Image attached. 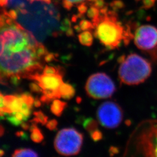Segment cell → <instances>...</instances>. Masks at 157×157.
<instances>
[{"label": "cell", "instance_id": "cell-1", "mask_svg": "<svg viewBox=\"0 0 157 157\" xmlns=\"http://www.w3.org/2000/svg\"><path fill=\"white\" fill-rule=\"evenodd\" d=\"M48 52L33 34L4 12L1 15V80L15 83L21 78L31 80L43 69Z\"/></svg>", "mask_w": 157, "mask_h": 157}, {"label": "cell", "instance_id": "cell-2", "mask_svg": "<svg viewBox=\"0 0 157 157\" xmlns=\"http://www.w3.org/2000/svg\"><path fill=\"white\" fill-rule=\"evenodd\" d=\"M17 12L16 21L41 40L58 27L60 15L51 0H31Z\"/></svg>", "mask_w": 157, "mask_h": 157}, {"label": "cell", "instance_id": "cell-3", "mask_svg": "<svg viewBox=\"0 0 157 157\" xmlns=\"http://www.w3.org/2000/svg\"><path fill=\"white\" fill-rule=\"evenodd\" d=\"M91 20L95 37L108 48H118L122 40L125 43H129L131 34L124 30L116 13L108 10L106 6L101 7L99 15Z\"/></svg>", "mask_w": 157, "mask_h": 157}, {"label": "cell", "instance_id": "cell-4", "mask_svg": "<svg viewBox=\"0 0 157 157\" xmlns=\"http://www.w3.org/2000/svg\"><path fill=\"white\" fill-rule=\"evenodd\" d=\"M121 63L118 71L121 82L132 86L144 82L152 72L151 65L146 59L137 54H130L125 57L121 56Z\"/></svg>", "mask_w": 157, "mask_h": 157}, {"label": "cell", "instance_id": "cell-5", "mask_svg": "<svg viewBox=\"0 0 157 157\" xmlns=\"http://www.w3.org/2000/svg\"><path fill=\"white\" fill-rule=\"evenodd\" d=\"M83 142V135L76 129L65 128L58 132L54 140V147L58 154L70 157L78 154Z\"/></svg>", "mask_w": 157, "mask_h": 157}, {"label": "cell", "instance_id": "cell-6", "mask_svg": "<svg viewBox=\"0 0 157 157\" xmlns=\"http://www.w3.org/2000/svg\"><path fill=\"white\" fill-rule=\"evenodd\" d=\"M85 89L90 97L94 99H104L111 97L116 88L112 79L105 73H97L89 78Z\"/></svg>", "mask_w": 157, "mask_h": 157}, {"label": "cell", "instance_id": "cell-7", "mask_svg": "<svg viewBox=\"0 0 157 157\" xmlns=\"http://www.w3.org/2000/svg\"><path fill=\"white\" fill-rule=\"evenodd\" d=\"M62 78L61 72L54 74L42 73L35 75L31 80L37 82L42 90L43 95L47 98V102H49L61 97L59 90L63 83Z\"/></svg>", "mask_w": 157, "mask_h": 157}, {"label": "cell", "instance_id": "cell-8", "mask_svg": "<svg viewBox=\"0 0 157 157\" xmlns=\"http://www.w3.org/2000/svg\"><path fill=\"white\" fill-rule=\"evenodd\" d=\"M98 122L108 129L118 127L123 119V111L120 106L112 101H106L101 104L97 112Z\"/></svg>", "mask_w": 157, "mask_h": 157}, {"label": "cell", "instance_id": "cell-9", "mask_svg": "<svg viewBox=\"0 0 157 157\" xmlns=\"http://www.w3.org/2000/svg\"><path fill=\"white\" fill-rule=\"evenodd\" d=\"M136 47L143 51H152L157 47V28L150 25H141L136 29L134 36Z\"/></svg>", "mask_w": 157, "mask_h": 157}, {"label": "cell", "instance_id": "cell-10", "mask_svg": "<svg viewBox=\"0 0 157 157\" xmlns=\"http://www.w3.org/2000/svg\"><path fill=\"white\" fill-rule=\"evenodd\" d=\"M140 143L145 157H157V124L143 133Z\"/></svg>", "mask_w": 157, "mask_h": 157}, {"label": "cell", "instance_id": "cell-11", "mask_svg": "<svg viewBox=\"0 0 157 157\" xmlns=\"http://www.w3.org/2000/svg\"><path fill=\"white\" fill-rule=\"evenodd\" d=\"M67 106V103L59 99L53 100L51 105V111L56 117H61L62 112Z\"/></svg>", "mask_w": 157, "mask_h": 157}, {"label": "cell", "instance_id": "cell-12", "mask_svg": "<svg viewBox=\"0 0 157 157\" xmlns=\"http://www.w3.org/2000/svg\"><path fill=\"white\" fill-rule=\"evenodd\" d=\"M59 93L63 99H71L75 94V90L71 84L63 83L59 88Z\"/></svg>", "mask_w": 157, "mask_h": 157}, {"label": "cell", "instance_id": "cell-13", "mask_svg": "<svg viewBox=\"0 0 157 157\" xmlns=\"http://www.w3.org/2000/svg\"><path fill=\"white\" fill-rule=\"evenodd\" d=\"M33 122V121H32ZM30 130L31 132L30 134V138L32 140L37 143H41L44 139V136L43 133H41V130L39 129L36 125V123L33 122L32 126L30 127Z\"/></svg>", "mask_w": 157, "mask_h": 157}, {"label": "cell", "instance_id": "cell-14", "mask_svg": "<svg viewBox=\"0 0 157 157\" xmlns=\"http://www.w3.org/2000/svg\"><path fill=\"white\" fill-rule=\"evenodd\" d=\"M78 41L82 45L90 47L93 43V35L92 33L86 30L78 35Z\"/></svg>", "mask_w": 157, "mask_h": 157}, {"label": "cell", "instance_id": "cell-15", "mask_svg": "<svg viewBox=\"0 0 157 157\" xmlns=\"http://www.w3.org/2000/svg\"><path fill=\"white\" fill-rule=\"evenodd\" d=\"M12 157H39L36 152L30 148L17 149L13 153Z\"/></svg>", "mask_w": 157, "mask_h": 157}, {"label": "cell", "instance_id": "cell-16", "mask_svg": "<svg viewBox=\"0 0 157 157\" xmlns=\"http://www.w3.org/2000/svg\"><path fill=\"white\" fill-rule=\"evenodd\" d=\"M91 0H62L63 6L67 10H71L73 6L77 7L84 3L89 2Z\"/></svg>", "mask_w": 157, "mask_h": 157}, {"label": "cell", "instance_id": "cell-17", "mask_svg": "<svg viewBox=\"0 0 157 157\" xmlns=\"http://www.w3.org/2000/svg\"><path fill=\"white\" fill-rule=\"evenodd\" d=\"M83 126L89 133L98 129V123L93 118L86 119L83 122Z\"/></svg>", "mask_w": 157, "mask_h": 157}, {"label": "cell", "instance_id": "cell-18", "mask_svg": "<svg viewBox=\"0 0 157 157\" xmlns=\"http://www.w3.org/2000/svg\"><path fill=\"white\" fill-rule=\"evenodd\" d=\"M34 115L35 118L33 119V122L35 123H40L42 124H45L48 122V117H46L45 115L41 111L34 112Z\"/></svg>", "mask_w": 157, "mask_h": 157}, {"label": "cell", "instance_id": "cell-19", "mask_svg": "<svg viewBox=\"0 0 157 157\" xmlns=\"http://www.w3.org/2000/svg\"><path fill=\"white\" fill-rule=\"evenodd\" d=\"M79 29L81 30H87L90 29H94V26L92 22H90L88 20L83 19L79 23Z\"/></svg>", "mask_w": 157, "mask_h": 157}, {"label": "cell", "instance_id": "cell-20", "mask_svg": "<svg viewBox=\"0 0 157 157\" xmlns=\"http://www.w3.org/2000/svg\"><path fill=\"white\" fill-rule=\"evenodd\" d=\"M90 135L92 140L95 142L100 141L102 139V133L98 129L91 132Z\"/></svg>", "mask_w": 157, "mask_h": 157}, {"label": "cell", "instance_id": "cell-21", "mask_svg": "<svg viewBox=\"0 0 157 157\" xmlns=\"http://www.w3.org/2000/svg\"><path fill=\"white\" fill-rule=\"evenodd\" d=\"M61 72V70L59 68L54 67L50 66H45V67L43 70V73L45 74H54V73Z\"/></svg>", "mask_w": 157, "mask_h": 157}, {"label": "cell", "instance_id": "cell-22", "mask_svg": "<svg viewBox=\"0 0 157 157\" xmlns=\"http://www.w3.org/2000/svg\"><path fill=\"white\" fill-rule=\"evenodd\" d=\"M58 122L56 119H52L46 124V126L48 129L50 130H55L56 129Z\"/></svg>", "mask_w": 157, "mask_h": 157}, {"label": "cell", "instance_id": "cell-23", "mask_svg": "<svg viewBox=\"0 0 157 157\" xmlns=\"http://www.w3.org/2000/svg\"><path fill=\"white\" fill-rule=\"evenodd\" d=\"M30 87L31 89V90L35 92H39V91H42L41 89L40 88L39 86L37 83H32L30 84Z\"/></svg>", "mask_w": 157, "mask_h": 157}, {"label": "cell", "instance_id": "cell-24", "mask_svg": "<svg viewBox=\"0 0 157 157\" xmlns=\"http://www.w3.org/2000/svg\"><path fill=\"white\" fill-rule=\"evenodd\" d=\"M109 154H110V155L111 156H113V155L117 154L118 152V149L117 147H111L110 148H109Z\"/></svg>", "mask_w": 157, "mask_h": 157}, {"label": "cell", "instance_id": "cell-25", "mask_svg": "<svg viewBox=\"0 0 157 157\" xmlns=\"http://www.w3.org/2000/svg\"><path fill=\"white\" fill-rule=\"evenodd\" d=\"M17 136L18 137H22V138H25V136H26V135H25L22 132H17Z\"/></svg>", "mask_w": 157, "mask_h": 157}, {"label": "cell", "instance_id": "cell-26", "mask_svg": "<svg viewBox=\"0 0 157 157\" xmlns=\"http://www.w3.org/2000/svg\"><path fill=\"white\" fill-rule=\"evenodd\" d=\"M34 105L36 107H39V106L41 105V102H40L39 100L34 101Z\"/></svg>", "mask_w": 157, "mask_h": 157}, {"label": "cell", "instance_id": "cell-27", "mask_svg": "<svg viewBox=\"0 0 157 157\" xmlns=\"http://www.w3.org/2000/svg\"><path fill=\"white\" fill-rule=\"evenodd\" d=\"M3 133H4V129H3L2 126H1V136L3 135Z\"/></svg>", "mask_w": 157, "mask_h": 157}, {"label": "cell", "instance_id": "cell-28", "mask_svg": "<svg viewBox=\"0 0 157 157\" xmlns=\"http://www.w3.org/2000/svg\"><path fill=\"white\" fill-rule=\"evenodd\" d=\"M0 152H1V153H0V155H1V157H2V155H3V154H4V151H3V150H1V151H0Z\"/></svg>", "mask_w": 157, "mask_h": 157}]
</instances>
